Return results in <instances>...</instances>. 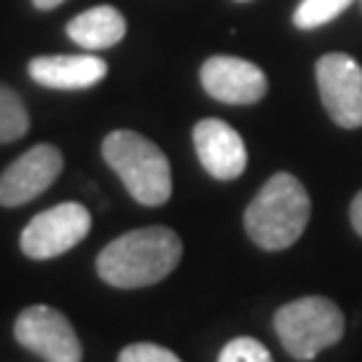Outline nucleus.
Masks as SVG:
<instances>
[{
	"mask_svg": "<svg viewBox=\"0 0 362 362\" xmlns=\"http://www.w3.org/2000/svg\"><path fill=\"white\" fill-rule=\"evenodd\" d=\"M182 242L167 226H148L116 236L97 255V274L118 290L158 285L180 266Z\"/></svg>",
	"mask_w": 362,
	"mask_h": 362,
	"instance_id": "1",
	"label": "nucleus"
},
{
	"mask_svg": "<svg viewBox=\"0 0 362 362\" xmlns=\"http://www.w3.org/2000/svg\"><path fill=\"white\" fill-rule=\"evenodd\" d=\"M311 218V199L303 182L290 172H276L245 209L250 242L266 252L293 247L303 236Z\"/></svg>",
	"mask_w": 362,
	"mask_h": 362,
	"instance_id": "2",
	"label": "nucleus"
},
{
	"mask_svg": "<svg viewBox=\"0 0 362 362\" xmlns=\"http://www.w3.org/2000/svg\"><path fill=\"white\" fill-rule=\"evenodd\" d=\"M103 158L143 207H161L172 196V167L164 151L140 132L116 129L103 140Z\"/></svg>",
	"mask_w": 362,
	"mask_h": 362,
	"instance_id": "3",
	"label": "nucleus"
},
{
	"mask_svg": "<svg viewBox=\"0 0 362 362\" xmlns=\"http://www.w3.org/2000/svg\"><path fill=\"white\" fill-rule=\"evenodd\" d=\"M346 320L330 298L303 296L279 306L274 314V333L293 360L311 362L344 338Z\"/></svg>",
	"mask_w": 362,
	"mask_h": 362,
	"instance_id": "4",
	"label": "nucleus"
},
{
	"mask_svg": "<svg viewBox=\"0 0 362 362\" xmlns=\"http://www.w3.org/2000/svg\"><path fill=\"white\" fill-rule=\"evenodd\" d=\"M91 228V212L78 202H62L46 212H38L25 226L19 247L27 258L52 260L70 252L86 239Z\"/></svg>",
	"mask_w": 362,
	"mask_h": 362,
	"instance_id": "5",
	"label": "nucleus"
},
{
	"mask_svg": "<svg viewBox=\"0 0 362 362\" xmlns=\"http://www.w3.org/2000/svg\"><path fill=\"white\" fill-rule=\"evenodd\" d=\"M13 338L19 346L33 351L43 362H81L83 360V346L78 338L76 327L70 325L62 311L52 306H27L19 311L13 322Z\"/></svg>",
	"mask_w": 362,
	"mask_h": 362,
	"instance_id": "6",
	"label": "nucleus"
},
{
	"mask_svg": "<svg viewBox=\"0 0 362 362\" xmlns=\"http://www.w3.org/2000/svg\"><path fill=\"white\" fill-rule=\"evenodd\" d=\"M317 86L327 116L341 129L362 127V67L349 54H325L317 62Z\"/></svg>",
	"mask_w": 362,
	"mask_h": 362,
	"instance_id": "7",
	"label": "nucleus"
},
{
	"mask_svg": "<svg viewBox=\"0 0 362 362\" xmlns=\"http://www.w3.org/2000/svg\"><path fill=\"white\" fill-rule=\"evenodd\" d=\"M65 158L57 145L40 143L22 153L0 175V207H22L49 191L62 175Z\"/></svg>",
	"mask_w": 362,
	"mask_h": 362,
	"instance_id": "8",
	"label": "nucleus"
},
{
	"mask_svg": "<svg viewBox=\"0 0 362 362\" xmlns=\"http://www.w3.org/2000/svg\"><path fill=\"white\" fill-rule=\"evenodd\" d=\"M202 86L212 100L226 105H255L266 97L269 81L255 62L218 54L202 65Z\"/></svg>",
	"mask_w": 362,
	"mask_h": 362,
	"instance_id": "9",
	"label": "nucleus"
},
{
	"mask_svg": "<svg viewBox=\"0 0 362 362\" xmlns=\"http://www.w3.org/2000/svg\"><path fill=\"white\" fill-rule=\"evenodd\" d=\"M194 148L204 172L215 180H236L247 169V148L242 134L220 118H202L196 124Z\"/></svg>",
	"mask_w": 362,
	"mask_h": 362,
	"instance_id": "10",
	"label": "nucleus"
},
{
	"mask_svg": "<svg viewBox=\"0 0 362 362\" xmlns=\"http://www.w3.org/2000/svg\"><path fill=\"white\" fill-rule=\"evenodd\" d=\"M30 78L59 91H78L97 86L107 76V65L100 57L91 54H54V57H35L27 65Z\"/></svg>",
	"mask_w": 362,
	"mask_h": 362,
	"instance_id": "11",
	"label": "nucleus"
},
{
	"mask_svg": "<svg viewBox=\"0 0 362 362\" xmlns=\"http://www.w3.org/2000/svg\"><path fill=\"white\" fill-rule=\"evenodd\" d=\"M67 35L86 52H103L127 35V19L113 6H94L67 22Z\"/></svg>",
	"mask_w": 362,
	"mask_h": 362,
	"instance_id": "12",
	"label": "nucleus"
},
{
	"mask_svg": "<svg viewBox=\"0 0 362 362\" xmlns=\"http://www.w3.org/2000/svg\"><path fill=\"white\" fill-rule=\"evenodd\" d=\"M27 129H30V113L22 97L11 86L0 83V145L22 140Z\"/></svg>",
	"mask_w": 362,
	"mask_h": 362,
	"instance_id": "13",
	"label": "nucleus"
},
{
	"mask_svg": "<svg viewBox=\"0 0 362 362\" xmlns=\"http://www.w3.org/2000/svg\"><path fill=\"white\" fill-rule=\"evenodd\" d=\"M354 0H300L293 22L300 30H317V27L333 22L338 13H344Z\"/></svg>",
	"mask_w": 362,
	"mask_h": 362,
	"instance_id": "14",
	"label": "nucleus"
},
{
	"mask_svg": "<svg viewBox=\"0 0 362 362\" xmlns=\"http://www.w3.org/2000/svg\"><path fill=\"white\" fill-rule=\"evenodd\" d=\"M218 362H274V357L260 341L250 336H239L220 349Z\"/></svg>",
	"mask_w": 362,
	"mask_h": 362,
	"instance_id": "15",
	"label": "nucleus"
},
{
	"mask_svg": "<svg viewBox=\"0 0 362 362\" xmlns=\"http://www.w3.org/2000/svg\"><path fill=\"white\" fill-rule=\"evenodd\" d=\"M118 362H182L175 351L167 346H158L151 341H140V344H129L127 349H121Z\"/></svg>",
	"mask_w": 362,
	"mask_h": 362,
	"instance_id": "16",
	"label": "nucleus"
},
{
	"mask_svg": "<svg viewBox=\"0 0 362 362\" xmlns=\"http://www.w3.org/2000/svg\"><path fill=\"white\" fill-rule=\"evenodd\" d=\"M349 220H351V228L362 236V191L354 199H351V207H349Z\"/></svg>",
	"mask_w": 362,
	"mask_h": 362,
	"instance_id": "17",
	"label": "nucleus"
},
{
	"mask_svg": "<svg viewBox=\"0 0 362 362\" xmlns=\"http://www.w3.org/2000/svg\"><path fill=\"white\" fill-rule=\"evenodd\" d=\"M33 3H35V8H40V11H52L57 6H62L65 0H33Z\"/></svg>",
	"mask_w": 362,
	"mask_h": 362,
	"instance_id": "18",
	"label": "nucleus"
}]
</instances>
